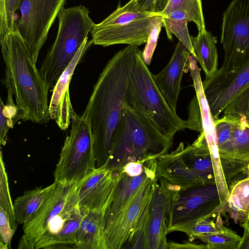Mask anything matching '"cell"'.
Segmentation results:
<instances>
[{"label": "cell", "instance_id": "6da1fadb", "mask_svg": "<svg viewBox=\"0 0 249 249\" xmlns=\"http://www.w3.org/2000/svg\"><path fill=\"white\" fill-rule=\"evenodd\" d=\"M139 50L138 46L129 45L111 57L100 73L82 114L91 129L96 168L103 166L108 158Z\"/></svg>", "mask_w": 249, "mask_h": 249}, {"label": "cell", "instance_id": "7a4b0ae2", "mask_svg": "<svg viewBox=\"0 0 249 249\" xmlns=\"http://www.w3.org/2000/svg\"><path fill=\"white\" fill-rule=\"evenodd\" d=\"M0 44L5 66L4 80L11 86L21 119L47 123L49 88L15 25L13 30L0 40Z\"/></svg>", "mask_w": 249, "mask_h": 249}, {"label": "cell", "instance_id": "3957f363", "mask_svg": "<svg viewBox=\"0 0 249 249\" xmlns=\"http://www.w3.org/2000/svg\"><path fill=\"white\" fill-rule=\"evenodd\" d=\"M173 140L164 136L146 118L125 102L108 158L103 166L119 172L127 163L157 160L167 153Z\"/></svg>", "mask_w": 249, "mask_h": 249}, {"label": "cell", "instance_id": "277c9868", "mask_svg": "<svg viewBox=\"0 0 249 249\" xmlns=\"http://www.w3.org/2000/svg\"><path fill=\"white\" fill-rule=\"evenodd\" d=\"M124 101L170 140H173L177 132L186 128V121L181 119L166 101L140 50L131 70Z\"/></svg>", "mask_w": 249, "mask_h": 249}, {"label": "cell", "instance_id": "5b68a950", "mask_svg": "<svg viewBox=\"0 0 249 249\" xmlns=\"http://www.w3.org/2000/svg\"><path fill=\"white\" fill-rule=\"evenodd\" d=\"M89 12L83 5L63 7L59 12L55 39L39 70L49 89L54 86L80 46L88 37L95 24Z\"/></svg>", "mask_w": 249, "mask_h": 249}, {"label": "cell", "instance_id": "8992f818", "mask_svg": "<svg viewBox=\"0 0 249 249\" xmlns=\"http://www.w3.org/2000/svg\"><path fill=\"white\" fill-rule=\"evenodd\" d=\"M96 168L89 124L83 115L75 113L53 172L54 182L77 184Z\"/></svg>", "mask_w": 249, "mask_h": 249}, {"label": "cell", "instance_id": "52a82bcc", "mask_svg": "<svg viewBox=\"0 0 249 249\" xmlns=\"http://www.w3.org/2000/svg\"><path fill=\"white\" fill-rule=\"evenodd\" d=\"M222 213V205L215 183H205L173 194L167 232L185 233L196 223Z\"/></svg>", "mask_w": 249, "mask_h": 249}, {"label": "cell", "instance_id": "ba28073f", "mask_svg": "<svg viewBox=\"0 0 249 249\" xmlns=\"http://www.w3.org/2000/svg\"><path fill=\"white\" fill-rule=\"evenodd\" d=\"M220 42L224 59L220 71L249 62V0H232L223 13Z\"/></svg>", "mask_w": 249, "mask_h": 249}, {"label": "cell", "instance_id": "9c48e42d", "mask_svg": "<svg viewBox=\"0 0 249 249\" xmlns=\"http://www.w3.org/2000/svg\"><path fill=\"white\" fill-rule=\"evenodd\" d=\"M66 0H21L20 16L15 26L34 63Z\"/></svg>", "mask_w": 249, "mask_h": 249}, {"label": "cell", "instance_id": "30bf717a", "mask_svg": "<svg viewBox=\"0 0 249 249\" xmlns=\"http://www.w3.org/2000/svg\"><path fill=\"white\" fill-rule=\"evenodd\" d=\"M157 173L144 180L134 197L104 234L107 249H126L135 232L148 218Z\"/></svg>", "mask_w": 249, "mask_h": 249}, {"label": "cell", "instance_id": "8fae6325", "mask_svg": "<svg viewBox=\"0 0 249 249\" xmlns=\"http://www.w3.org/2000/svg\"><path fill=\"white\" fill-rule=\"evenodd\" d=\"M76 185L56 183L53 190L30 219L23 224L19 249H34L50 224L77 196Z\"/></svg>", "mask_w": 249, "mask_h": 249}, {"label": "cell", "instance_id": "7c38bea8", "mask_svg": "<svg viewBox=\"0 0 249 249\" xmlns=\"http://www.w3.org/2000/svg\"><path fill=\"white\" fill-rule=\"evenodd\" d=\"M211 112L217 119L227 106L249 87V62L235 69L221 71L202 81Z\"/></svg>", "mask_w": 249, "mask_h": 249}, {"label": "cell", "instance_id": "4fadbf2b", "mask_svg": "<svg viewBox=\"0 0 249 249\" xmlns=\"http://www.w3.org/2000/svg\"><path fill=\"white\" fill-rule=\"evenodd\" d=\"M120 171L113 172L104 166L97 167L76 185L78 205L83 213L91 211L105 214L113 198Z\"/></svg>", "mask_w": 249, "mask_h": 249}, {"label": "cell", "instance_id": "5bb4252c", "mask_svg": "<svg viewBox=\"0 0 249 249\" xmlns=\"http://www.w3.org/2000/svg\"><path fill=\"white\" fill-rule=\"evenodd\" d=\"M157 181L149 208L146 249H168L169 208L174 193L180 189L157 175Z\"/></svg>", "mask_w": 249, "mask_h": 249}, {"label": "cell", "instance_id": "9a60e30c", "mask_svg": "<svg viewBox=\"0 0 249 249\" xmlns=\"http://www.w3.org/2000/svg\"><path fill=\"white\" fill-rule=\"evenodd\" d=\"M162 21L155 15L119 25L98 27L95 24L90 31L93 44L103 47L125 44L139 46L145 43L152 29Z\"/></svg>", "mask_w": 249, "mask_h": 249}, {"label": "cell", "instance_id": "2e32d148", "mask_svg": "<svg viewBox=\"0 0 249 249\" xmlns=\"http://www.w3.org/2000/svg\"><path fill=\"white\" fill-rule=\"evenodd\" d=\"M88 37L85 39L53 87L49 105V117L63 130L69 128L72 117L75 113L71 101L69 87L76 67L93 44L92 40L88 41Z\"/></svg>", "mask_w": 249, "mask_h": 249}, {"label": "cell", "instance_id": "e0dca14e", "mask_svg": "<svg viewBox=\"0 0 249 249\" xmlns=\"http://www.w3.org/2000/svg\"><path fill=\"white\" fill-rule=\"evenodd\" d=\"M191 53L180 41L166 66L154 75V80L170 107L176 111L183 73Z\"/></svg>", "mask_w": 249, "mask_h": 249}, {"label": "cell", "instance_id": "ac0fdd59", "mask_svg": "<svg viewBox=\"0 0 249 249\" xmlns=\"http://www.w3.org/2000/svg\"><path fill=\"white\" fill-rule=\"evenodd\" d=\"M184 145L180 142L178 148L157 160V175L180 189H186L205 184L202 178L194 174L184 161L181 154Z\"/></svg>", "mask_w": 249, "mask_h": 249}, {"label": "cell", "instance_id": "d6986e66", "mask_svg": "<svg viewBox=\"0 0 249 249\" xmlns=\"http://www.w3.org/2000/svg\"><path fill=\"white\" fill-rule=\"evenodd\" d=\"M187 65L193 81L196 95L200 107L202 132L204 135L213 161H218L220 160V155L217 144L214 118L204 92L200 70L197 66V61L192 55L190 56Z\"/></svg>", "mask_w": 249, "mask_h": 249}, {"label": "cell", "instance_id": "ffe728a7", "mask_svg": "<svg viewBox=\"0 0 249 249\" xmlns=\"http://www.w3.org/2000/svg\"><path fill=\"white\" fill-rule=\"evenodd\" d=\"M105 214L91 211L84 214L75 236L74 249H107L104 234Z\"/></svg>", "mask_w": 249, "mask_h": 249}, {"label": "cell", "instance_id": "44dd1931", "mask_svg": "<svg viewBox=\"0 0 249 249\" xmlns=\"http://www.w3.org/2000/svg\"><path fill=\"white\" fill-rule=\"evenodd\" d=\"M195 57L206 75L209 77L218 69V53L216 41L207 30L198 31L196 36H191Z\"/></svg>", "mask_w": 249, "mask_h": 249}, {"label": "cell", "instance_id": "7402d4cb", "mask_svg": "<svg viewBox=\"0 0 249 249\" xmlns=\"http://www.w3.org/2000/svg\"><path fill=\"white\" fill-rule=\"evenodd\" d=\"M240 225L249 218V176L237 181L230 190L228 199L222 209Z\"/></svg>", "mask_w": 249, "mask_h": 249}, {"label": "cell", "instance_id": "603a6c76", "mask_svg": "<svg viewBox=\"0 0 249 249\" xmlns=\"http://www.w3.org/2000/svg\"><path fill=\"white\" fill-rule=\"evenodd\" d=\"M236 119L231 138L218 148L220 157L249 163V127L242 119Z\"/></svg>", "mask_w": 249, "mask_h": 249}, {"label": "cell", "instance_id": "cb8c5ba5", "mask_svg": "<svg viewBox=\"0 0 249 249\" xmlns=\"http://www.w3.org/2000/svg\"><path fill=\"white\" fill-rule=\"evenodd\" d=\"M56 182L46 187H37L25 191L13 203L15 217L18 224H24L38 209L53 190Z\"/></svg>", "mask_w": 249, "mask_h": 249}, {"label": "cell", "instance_id": "d4e9b609", "mask_svg": "<svg viewBox=\"0 0 249 249\" xmlns=\"http://www.w3.org/2000/svg\"><path fill=\"white\" fill-rule=\"evenodd\" d=\"M163 27L168 38L172 40L175 35L195 57L191 36L188 29L190 21L186 14L181 10H176L165 17H161Z\"/></svg>", "mask_w": 249, "mask_h": 249}, {"label": "cell", "instance_id": "484cf974", "mask_svg": "<svg viewBox=\"0 0 249 249\" xmlns=\"http://www.w3.org/2000/svg\"><path fill=\"white\" fill-rule=\"evenodd\" d=\"M177 10H182L190 21L196 24L198 31L206 30L201 0H169L160 16H166Z\"/></svg>", "mask_w": 249, "mask_h": 249}, {"label": "cell", "instance_id": "4316f807", "mask_svg": "<svg viewBox=\"0 0 249 249\" xmlns=\"http://www.w3.org/2000/svg\"><path fill=\"white\" fill-rule=\"evenodd\" d=\"M207 249H238L241 237L224 225L215 233L198 236Z\"/></svg>", "mask_w": 249, "mask_h": 249}, {"label": "cell", "instance_id": "83f0119b", "mask_svg": "<svg viewBox=\"0 0 249 249\" xmlns=\"http://www.w3.org/2000/svg\"><path fill=\"white\" fill-rule=\"evenodd\" d=\"M152 16L155 15L143 14L137 11L129 2L123 6L119 3L115 10L101 22L95 23V25L98 27H105L119 25Z\"/></svg>", "mask_w": 249, "mask_h": 249}, {"label": "cell", "instance_id": "f1b7e54d", "mask_svg": "<svg viewBox=\"0 0 249 249\" xmlns=\"http://www.w3.org/2000/svg\"><path fill=\"white\" fill-rule=\"evenodd\" d=\"M0 208H2L6 213L12 229L16 231L18 223L16 222L15 217L14 206L10 196L8 176L2 150L0 151Z\"/></svg>", "mask_w": 249, "mask_h": 249}, {"label": "cell", "instance_id": "f546056e", "mask_svg": "<svg viewBox=\"0 0 249 249\" xmlns=\"http://www.w3.org/2000/svg\"><path fill=\"white\" fill-rule=\"evenodd\" d=\"M21 0H0V40L15 27V15Z\"/></svg>", "mask_w": 249, "mask_h": 249}, {"label": "cell", "instance_id": "4dcf8cb0", "mask_svg": "<svg viewBox=\"0 0 249 249\" xmlns=\"http://www.w3.org/2000/svg\"><path fill=\"white\" fill-rule=\"evenodd\" d=\"M222 113L223 115L242 119L249 127V87L234 98Z\"/></svg>", "mask_w": 249, "mask_h": 249}, {"label": "cell", "instance_id": "1f68e13d", "mask_svg": "<svg viewBox=\"0 0 249 249\" xmlns=\"http://www.w3.org/2000/svg\"><path fill=\"white\" fill-rule=\"evenodd\" d=\"M221 214L219 213L217 214L215 221L212 219L213 216L196 223L185 233L189 236L191 240H193L200 235L210 234L219 231L224 226Z\"/></svg>", "mask_w": 249, "mask_h": 249}, {"label": "cell", "instance_id": "d6a6232c", "mask_svg": "<svg viewBox=\"0 0 249 249\" xmlns=\"http://www.w3.org/2000/svg\"><path fill=\"white\" fill-rule=\"evenodd\" d=\"M236 118L223 115L214 119V125L218 148L227 142L232 134Z\"/></svg>", "mask_w": 249, "mask_h": 249}, {"label": "cell", "instance_id": "836d02e7", "mask_svg": "<svg viewBox=\"0 0 249 249\" xmlns=\"http://www.w3.org/2000/svg\"><path fill=\"white\" fill-rule=\"evenodd\" d=\"M221 164L226 181L229 183L241 174L249 172V163L231 159L220 158Z\"/></svg>", "mask_w": 249, "mask_h": 249}, {"label": "cell", "instance_id": "e575fe53", "mask_svg": "<svg viewBox=\"0 0 249 249\" xmlns=\"http://www.w3.org/2000/svg\"><path fill=\"white\" fill-rule=\"evenodd\" d=\"M169 1V0H130L128 2L139 12L160 16Z\"/></svg>", "mask_w": 249, "mask_h": 249}, {"label": "cell", "instance_id": "d590c367", "mask_svg": "<svg viewBox=\"0 0 249 249\" xmlns=\"http://www.w3.org/2000/svg\"><path fill=\"white\" fill-rule=\"evenodd\" d=\"M16 231L12 229L6 213L0 208V249H11L12 239Z\"/></svg>", "mask_w": 249, "mask_h": 249}, {"label": "cell", "instance_id": "8d00e7d4", "mask_svg": "<svg viewBox=\"0 0 249 249\" xmlns=\"http://www.w3.org/2000/svg\"><path fill=\"white\" fill-rule=\"evenodd\" d=\"M162 27V22L161 21L152 29L144 49L142 52V59L147 65L151 63Z\"/></svg>", "mask_w": 249, "mask_h": 249}, {"label": "cell", "instance_id": "74e56055", "mask_svg": "<svg viewBox=\"0 0 249 249\" xmlns=\"http://www.w3.org/2000/svg\"><path fill=\"white\" fill-rule=\"evenodd\" d=\"M190 107L186 128L201 132L202 131L201 112L196 95L192 100Z\"/></svg>", "mask_w": 249, "mask_h": 249}, {"label": "cell", "instance_id": "f35d334b", "mask_svg": "<svg viewBox=\"0 0 249 249\" xmlns=\"http://www.w3.org/2000/svg\"><path fill=\"white\" fill-rule=\"evenodd\" d=\"M14 124L13 120L7 113L5 109V105L0 99V143L5 145L6 142L7 133L10 128Z\"/></svg>", "mask_w": 249, "mask_h": 249}, {"label": "cell", "instance_id": "ab89813d", "mask_svg": "<svg viewBox=\"0 0 249 249\" xmlns=\"http://www.w3.org/2000/svg\"><path fill=\"white\" fill-rule=\"evenodd\" d=\"M168 249H207L206 245L204 244H197L192 242H186L183 243H178L175 242H168Z\"/></svg>", "mask_w": 249, "mask_h": 249}, {"label": "cell", "instance_id": "60d3db41", "mask_svg": "<svg viewBox=\"0 0 249 249\" xmlns=\"http://www.w3.org/2000/svg\"><path fill=\"white\" fill-rule=\"evenodd\" d=\"M241 225L244 229V234L241 237L238 249H249V228L244 223Z\"/></svg>", "mask_w": 249, "mask_h": 249}, {"label": "cell", "instance_id": "b9f144b4", "mask_svg": "<svg viewBox=\"0 0 249 249\" xmlns=\"http://www.w3.org/2000/svg\"><path fill=\"white\" fill-rule=\"evenodd\" d=\"M244 223L248 226V227L249 228V218L248 220L244 222Z\"/></svg>", "mask_w": 249, "mask_h": 249}]
</instances>
